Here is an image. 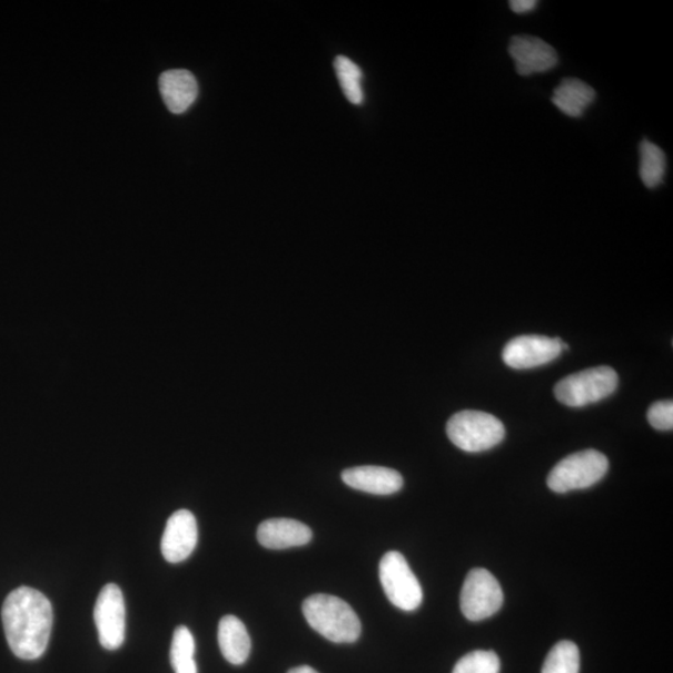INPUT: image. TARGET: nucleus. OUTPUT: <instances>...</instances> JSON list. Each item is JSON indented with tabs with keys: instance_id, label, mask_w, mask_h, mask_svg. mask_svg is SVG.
Listing matches in <instances>:
<instances>
[{
	"instance_id": "nucleus-1",
	"label": "nucleus",
	"mask_w": 673,
	"mask_h": 673,
	"mask_svg": "<svg viewBox=\"0 0 673 673\" xmlns=\"http://www.w3.org/2000/svg\"><path fill=\"white\" fill-rule=\"evenodd\" d=\"M2 618L8 645L22 660H37L47 651L53 607L38 590L22 586L6 598Z\"/></svg>"
},
{
	"instance_id": "nucleus-2",
	"label": "nucleus",
	"mask_w": 673,
	"mask_h": 673,
	"mask_svg": "<svg viewBox=\"0 0 673 673\" xmlns=\"http://www.w3.org/2000/svg\"><path fill=\"white\" fill-rule=\"evenodd\" d=\"M303 610L309 626L336 644H354L360 636L362 625L355 610L337 596H309Z\"/></svg>"
},
{
	"instance_id": "nucleus-3",
	"label": "nucleus",
	"mask_w": 673,
	"mask_h": 673,
	"mask_svg": "<svg viewBox=\"0 0 673 673\" xmlns=\"http://www.w3.org/2000/svg\"><path fill=\"white\" fill-rule=\"evenodd\" d=\"M447 434L455 447L468 453H479L502 443L505 427L493 414L463 410L449 419Z\"/></svg>"
},
{
	"instance_id": "nucleus-4",
	"label": "nucleus",
	"mask_w": 673,
	"mask_h": 673,
	"mask_svg": "<svg viewBox=\"0 0 673 673\" xmlns=\"http://www.w3.org/2000/svg\"><path fill=\"white\" fill-rule=\"evenodd\" d=\"M607 471L608 461L603 453L578 452L555 465L547 476V486L558 494L586 489L602 481Z\"/></svg>"
},
{
	"instance_id": "nucleus-5",
	"label": "nucleus",
	"mask_w": 673,
	"mask_h": 673,
	"mask_svg": "<svg viewBox=\"0 0 673 673\" xmlns=\"http://www.w3.org/2000/svg\"><path fill=\"white\" fill-rule=\"evenodd\" d=\"M618 385L615 369L607 366L588 368L567 376L555 386L558 402L568 407H585L613 395Z\"/></svg>"
},
{
	"instance_id": "nucleus-6",
	"label": "nucleus",
	"mask_w": 673,
	"mask_h": 673,
	"mask_svg": "<svg viewBox=\"0 0 673 673\" xmlns=\"http://www.w3.org/2000/svg\"><path fill=\"white\" fill-rule=\"evenodd\" d=\"M379 580L389 602L396 607L414 611L420 606L422 586L400 553L389 552L382 557Z\"/></svg>"
},
{
	"instance_id": "nucleus-7",
	"label": "nucleus",
	"mask_w": 673,
	"mask_h": 673,
	"mask_svg": "<svg viewBox=\"0 0 673 673\" xmlns=\"http://www.w3.org/2000/svg\"><path fill=\"white\" fill-rule=\"evenodd\" d=\"M503 603L504 595L498 580L485 568H473L462 588L463 615L471 621H482L498 613Z\"/></svg>"
},
{
	"instance_id": "nucleus-8",
	"label": "nucleus",
	"mask_w": 673,
	"mask_h": 673,
	"mask_svg": "<svg viewBox=\"0 0 673 673\" xmlns=\"http://www.w3.org/2000/svg\"><path fill=\"white\" fill-rule=\"evenodd\" d=\"M126 602L121 588L108 584L101 588L95 608L99 641L103 649L118 650L126 640Z\"/></svg>"
},
{
	"instance_id": "nucleus-9",
	"label": "nucleus",
	"mask_w": 673,
	"mask_h": 673,
	"mask_svg": "<svg viewBox=\"0 0 673 673\" xmlns=\"http://www.w3.org/2000/svg\"><path fill=\"white\" fill-rule=\"evenodd\" d=\"M567 349L561 338L546 336H519L509 342L503 350V360L514 369H530L551 364Z\"/></svg>"
},
{
	"instance_id": "nucleus-10",
	"label": "nucleus",
	"mask_w": 673,
	"mask_h": 673,
	"mask_svg": "<svg viewBox=\"0 0 673 673\" xmlns=\"http://www.w3.org/2000/svg\"><path fill=\"white\" fill-rule=\"evenodd\" d=\"M199 531L196 517L189 511L174 513L168 521L161 541L165 561L178 564L188 558L198 545Z\"/></svg>"
},
{
	"instance_id": "nucleus-11",
	"label": "nucleus",
	"mask_w": 673,
	"mask_h": 673,
	"mask_svg": "<svg viewBox=\"0 0 673 673\" xmlns=\"http://www.w3.org/2000/svg\"><path fill=\"white\" fill-rule=\"evenodd\" d=\"M509 55L517 75L531 77L551 71L558 63L555 49L541 38L515 36L511 40Z\"/></svg>"
},
{
	"instance_id": "nucleus-12",
	"label": "nucleus",
	"mask_w": 673,
	"mask_h": 673,
	"mask_svg": "<svg viewBox=\"0 0 673 673\" xmlns=\"http://www.w3.org/2000/svg\"><path fill=\"white\" fill-rule=\"evenodd\" d=\"M342 481L350 488L375 495H392L403 486L402 475L397 471L375 465L346 469L342 473Z\"/></svg>"
},
{
	"instance_id": "nucleus-13",
	"label": "nucleus",
	"mask_w": 673,
	"mask_h": 673,
	"mask_svg": "<svg viewBox=\"0 0 673 673\" xmlns=\"http://www.w3.org/2000/svg\"><path fill=\"white\" fill-rule=\"evenodd\" d=\"M159 88L165 106L174 113L189 110L199 95L198 81L192 72L185 69L162 72Z\"/></svg>"
},
{
	"instance_id": "nucleus-14",
	"label": "nucleus",
	"mask_w": 673,
	"mask_h": 673,
	"mask_svg": "<svg viewBox=\"0 0 673 673\" xmlns=\"http://www.w3.org/2000/svg\"><path fill=\"white\" fill-rule=\"evenodd\" d=\"M258 543L273 551L307 545L313 541V531L301 522L269 519L258 526Z\"/></svg>"
},
{
	"instance_id": "nucleus-15",
	"label": "nucleus",
	"mask_w": 673,
	"mask_h": 673,
	"mask_svg": "<svg viewBox=\"0 0 673 673\" xmlns=\"http://www.w3.org/2000/svg\"><path fill=\"white\" fill-rule=\"evenodd\" d=\"M219 645L230 664L240 666L250 656L251 639L243 621L236 616H224L219 625Z\"/></svg>"
},
{
	"instance_id": "nucleus-16",
	"label": "nucleus",
	"mask_w": 673,
	"mask_h": 673,
	"mask_svg": "<svg viewBox=\"0 0 673 673\" xmlns=\"http://www.w3.org/2000/svg\"><path fill=\"white\" fill-rule=\"evenodd\" d=\"M596 98L595 90L586 82L567 78L556 87L553 95L554 106L565 116L582 118L585 110L592 106Z\"/></svg>"
},
{
	"instance_id": "nucleus-17",
	"label": "nucleus",
	"mask_w": 673,
	"mask_h": 673,
	"mask_svg": "<svg viewBox=\"0 0 673 673\" xmlns=\"http://www.w3.org/2000/svg\"><path fill=\"white\" fill-rule=\"evenodd\" d=\"M667 169L666 155L649 140L640 143V176L647 189H656L664 181Z\"/></svg>"
},
{
	"instance_id": "nucleus-18",
	"label": "nucleus",
	"mask_w": 673,
	"mask_h": 673,
	"mask_svg": "<svg viewBox=\"0 0 673 673\" xmlns=\"http://www.w3.org/2000/svg\"><path fill=\"white\" fill-rule=\"evenodd\" d=\"M336 75L345 97L355 106L364 102V89H362V71L349 58L339 56L335 60Z\"/></svg>"
},
{
	"instance_id": "nucleus-19",
	"label": "nucleus",
	"mask_w": 673,
	"mask_h": 673,
	"mask_svg": "<svg viewBox=\"0 0 673 673\" xmlns=\"http://www.w3.org/2000/svg\"><path fill=\"white\" fill-rule=\"evenodd\" d=\"M580 651L572 641L556 644L544 662L542 673H578Z\"/></svg>"
},
{
	"instance_id": "nucleus-20",
	"label": "nucleus",
	"mask_w": 673,
	"mask_h": 673,
	"mask_svg": "<svg viewBox=\"0 0 673 673\" xmlns=\"http://www.w3.org/2000/svg\"><path fill=\"white\" fill-rule=\"evenodd\" d=\"M501 660L493 651H473L462 657L453 673H499Z\"/></svg>"
},
{
	"instance_id": "nucleus-21",
	"label": "nucleus",
	"mask_w": 673,
	"mask_h": 673,
	"mask_svg": "<svg viewBox=\"0 0 673 673\" xmlns=\"http://www.w3.org/2000/svg\"><path fill=\"white\" fill-rule=\"evenodd\" d=\"M195 639L191 634V631L186 626L176 629L170 650V662L172 669L195 660Z\"/></svg>"
},
{
	"instance_id": "nucleus-22",
	"label": "nucleus",
	"mask_w": 673,
	"mask_h": 673,
	"mask_svg": "<svg viewBox=\"0 0 673 673\" xmlns=\"http://www.w3.org/2000/svg\"><path fill=\"white\" fill-rule=\"evenodd\" d=\"M647 419L652 427L657 430H672L673 428V403L661 400L652 404L647 412Z\"/></svg>"
},
{
	"instance_id": "nucleus-23",
	"label": "nucleus",
	"mask_w": 673,
	"mask_h": 673,
	"mask_svg": "<svg viewBox=\"0 0 673 673\" xmlns=\"http://www.w3.org/2000/svg\"><path fill=\"white\" fill-rule=\"evenodd\" d=\"M509 6L514 13L526 14L533 12L537 7V2L535 0H512Z\"/></svg>"
},
{
	"instance_id": "nucleus-24",
	"label": "nucleus",
	"mask_w": 673,
	"mask_h": 673,
	"mask_svg": "<svg viewBox=\"0 0 673 673\" xmlns=\"http://www.w3.org/2000/svg\"><path fill=\"white\" fill-rule=\"evenodd\" d=\"M175 673H198V665L195 660L186 662V664L174 669Z\"/></svg>"
},
{
	"instance_id": "nucleus-25",
	"label": "nucleus",
	"mask_w": 673,
	"mask_h": 673,
	"mask_svg": "<svg viewBox=\"0 0 673 673\" xmlns=\"http://www.w3.org/2000/svg\"><path fill=\"white\" fill-rule=\"evenodd\" d=\"M288 673H318L315 669L309 666H299L293 670H289Z\"/></svg>"
}]
</instances>
